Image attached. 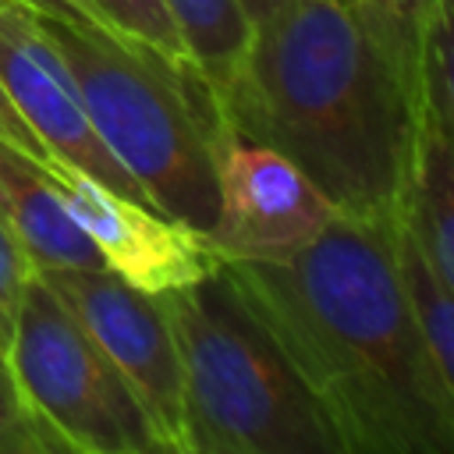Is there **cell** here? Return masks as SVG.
Instances as JSON below:
<instances>
[{
    "label": "cell",
    "instance_id": "cell-1",
    "mask_svg": "<svg viewBox=\"0 0 454 454\" xmlns=\"http://www.w3.org/2000/svg\"><path fill=\"white\" fill-rule=\"evenodd\" d=\"M397 216H337L298 255L223 273L291 355L344 454H454V397L397 266Z\"/></svg>",
    "mask_w": 454,
    "mask_h": 454
},
{
    "label": "cell",
    "instance_id": "cell-2",
    "mask_svg": "<svg viewBox=\"0 0 454 454\" xmlns=\"http://www.w3.org/2000/svg\"><path fill=\"white\" fill-rule=\"evenodd\" d=\"M216 114L284 153L340 216L401 213L419 96L355 0H284L255 21Z\"/></svg>",
    "mask_w": 454,
    "mask_h": 454
},
{
    "label": "cell",
    "instance_id": "cell-3",
    "mask_svg": "<svg viewBox=\"0 0 454 454\" xmlns=\"http://www.w3.org/2000/svg\"><path fill=\"white\" fill-rule=\"evenodd\" d=\"M160 298L181 355L188 454H344L291 355L223 270Z\"/></svg>",
    "mask_w": 454,
    "mask_h": 454
},
{
    "label": "cell",
    "instance_id": "cell-4",
    "mask_svg": "<svg viewBox=\"0 0 454 454\" xmlns=\"http://www.w3.org/2000/svg\"><path fill=\"white\" fill-rule=\"evenodd\" d=\"M35 18L71 71L96 135L142 195L160 213L209 234L216 220L220 138L209 89L117 35L46 14Z\"/></svg>",
    "mask_w": 454,
    "mask_h": 454
},
{
    "label": "cell",
    "instance_id": "cell-5",
    "mask_svg": "<svg viewBox=\"0 0 454 454\" xmlns=\"http://www.w3.org/2000/svg\"><path fill=\"white\" fill-rule=\"evenodd\" d=\"M7 365L35 415L82 454H167L138 397L43 273H32Z\"/></svg>",
    "mask_w": 454,
    "mask_h": 454
},
{
    "label": "cell",
    "instance_id": "cell-6",
    "mask_svg": "<svg viewBox=\"0 0 454 454\" xmlns=\"http://www.w3.org/2000/svg\"><path fill=\"white\" fill-rule=\"evenodd\" d=\"M35 273L50 280V287L71 305V312L124 376L167 454H188L181 355L163 298L121 280L106 266Z\"/></svg>",
    "mask_w": 454,
    "mask_h": 454
},
{
    "label": "cell",
    "instance_id": "cell-7",
    "mask_svg": "<svg viewBox=\"0 0 454 454\" xmlns=\"http://www.w3.org/2000/svg\"><path fill=\"white\" fill-rule=\"evenodd\" d=\"M337 216V206L284 153L220 128L209 241L227 262L291 259Z\"/></svg>",
    "mask_w": 454,
    "mask_h": 454
},
{
    "label": "cell",
    "instance_id": "cell-8",
    "mask_svg": "<svg viewBox=\"0 0 454 454\" xmlns=\"http://www.w3.org/2000/svg\"><path fill=\"white\" fill-rule=\"evenodd\" d=\"M46 170L60 202L96 245L103 266L121 280L149 294H167L223 270L227 259L206 231H195L149 202L106 188L78 167L50 160Z\"/></svg>",
    "mask_w": 454,
    "mask_h": 454
},
{
    "label": "cell",
    "instance_id": "cell-9",
    "mask_svg": "<svg viewBox=\"0 0 454 454\" xmlns=\"http://www.w3.org/2000/svg\"><path fill=\"white\" fill-rule=\"evenodd\" d=\"M0 85L21 121L46 145L50 160L78 167L128 199L149 202L96 135L71 71L39 28L35 11L25 4H0Z\"/></svg>",
    "mask_w": 454,
    "mask_h": 454
},
{
    "label": "cell",
    "instance_id": "cell-10",
    "mask_svg": "<svg viewBox=\"0 0 454 454\" xmlns=\"http://www.w3.org/2000/svg\"><path fill=\"white\" fill-rule=\"evenodd\" d=\"M0 220L35 270H96V245L60 202L46 163L25 156L0 135Z\"/></svg>",
    "mask_w": 454,
    "mask_h": 454
},
{
    "label": "cell",
    "instance_id": "cell-11",
    "mask_svg": "<svg viewBox=\"0 0 454 454\" xmlns=\"http://www.w3.org/2000/svg\"><path fill=\"white\" fill-rule=\"evenodd\" d=\"M401 220L436 280L454 294V124L419 103Z\"/></svg>",
    "mask_w": 454,
    "mask_h": 454
},
{
    "label": "cell",
    "instance_id": "cell-12",
    "mask_svg": "<svg viewBox=\"0 0 454 454\" xmlns=\"http://www.w3.org/2000/svg\"><path fill=\"white\" fill-rule=\"evenodd\" d=\"M163 4L188 46L199 78L206 82L216 103L252 35V21L241 0H163Z\"/></svg>",
    "mask_w": 454,
    "mask_h": 454
},
{
    "label": "cell",
    "instance_id": "cell-13",
    "mask_svg": "<svg viewBox=\"0 0 454 454\" xmlns=\"http://www.w3.org/2000/svg\"><path fill=\"white\" fill-rule=\"evenodd\" d=\"M394 252H397V266H401L404 287L411 294L415 316L422 323L426 344L433 351L436 372H440L447 394L454 397V294L436 280V273L422 259V252H419V245L408 234L401 216H397V227H394Z\"/></svg>",
    "mask_w": 454,
    "mask_h": 454
},
{
    "label": "cell",
    "instance_id": "cell-14",
    "mask_svg": "<svg viewBox=\"0 0 454 454\" xmlns=\"http://www.w3.org/2000/svg\"><path fill=\"white\" fill-rule=\"evenodd\" d=\"M92 4L106 18L110 32L121 43L163 60L167 67H174L184 78H199V71L188 57V46H184V39H181V32H177L163 0H92Z\"/></svg>",
    "mask_w": 454,
    "mask_h": 454
},
{
    "label": "cell",
    "instance_id": "cell-15",
    "mask_svg": "<svg viewBox=\"0 0 454 454\" xmlns=\"http://www.w3.org/2000/svg\"><path fill=\"white\" fill-rule=\"evenodd\" d=\"M422 99L454 124V0H429L419 35Z\"/></svg>",
    "mask_w": 454,
    "mask_h": 454
},
{
    "label": "cell",
    "instance_id": "cell-16",
    "mask_svg": "<svg viewBox=\"0 0 454 454\" xmlns=\"http://www.w3.org/2000/svg\"><path fill=\"white\" fill-rule=\"evenodd\" d=\"M362 14L369 18L372 32L394 57L397 71L411 85V92L422 103V67H419V35H422V14L429 0H355Z\"/></svg>",
    "mask_w": 454,
    "mask_h": 454
},
{
    "label": "cell",
    "instance_id": "cell-17",
    "mask_svg": "<svg viewBox=\"0 0 454 454\" xmlns=\"http://www.w3.org/2000/svg\"><path fill=\"white\" fill-rule=\"evenodd\" d=\"M67 443L25 401L7 358L0 355V454H53Z\"/></svg>",
    "mask_w": 454,
    "mask_h": 454
},
{
    "label": "cell",
    "instance_id": "cell-18",
    "mask_svg": "<svg viewBox=\"0 0 454 454\" xmlns=\"http://www.w3.org/2000/svg\"><path fill=\"white\" fill-rule=\"evenodd\" d=\"M32 273H35V266L28 262V255L18 245V238L0 220V355L4 358H7V348H11L18 305H21V294H25L28 280H32Z\"/></svg>",
    "mask_w": 454,
    "mask_h": 454
},
{
    "label": "cell",
    "instance_id": "cell-19",
    "mask_svg": "<svg viewBox=\"0 0 454 454\" xmlns=\"http://www.w3.org/2000/svg\"><path fill=\"white\" fill-rule=\"evenodd\" d=\"M18 4H25V7L35 11V14L60 18V21H71V25H78V28H92V32L114 35L110 25H106V18L96 11L92 0H18Z\"/></svg>",
    "mask_w": 454,
    "mask_h": 454
},
{
    "label": "cell",
    "instance_id": "cell-20",
    "mask_svg": "<svg viewBox=\"0 0 454 454\" xmlns=\"http://www.w3.org/2000/svg\"><path fill=\"white\" fill-rule=\"evenodd\" d=\"M0 135L11 142V145H18L25 156H32V160H39V163H50V153H46V145L35 138V131L21 121V114L14 110V103L7 99V92H4V85H0Z\"/></svg>",
    "mask_w": 454,
    "mask_h": 454
},
{
    "label": "cell",
    "instance_id": "cell-21",
    "mask_svg": "<svg viewBox=\"0 0 454 454\" xmlns=\"http://www.w3.org/2000/svg\"><path fill=\"white\" fill-rule=\"evenodd\" d=\"M280 4H284V0H241V7H245V14H248V21H252V25H255V21H262V18H270Z\"/></svg>",
    "mask_w": 454,
    "mask_h": 454
}]
</instances>
